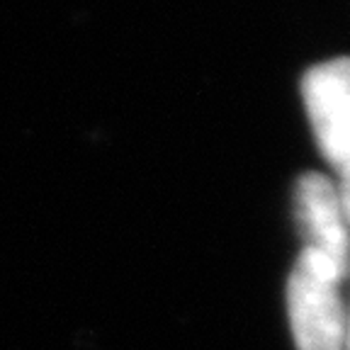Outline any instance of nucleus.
Listing matches in <instances>:
<instances>
[{"label":"nucleus","mask_w":350,"mask_h":350,"mask_svg":"<svg viewBox=\"0 0 350 350\" xmlns=\"http://www.w3.org/2000/svg\"><path fill=\"white\" fill-rule=\"evenodd\" d=\"M343 350H350V301L345 304V331H343Z\"/></svg>","instance_id":"nucleus-5"},{"label":"nucleus","mask_w":350,"mask_h":350,"mask_svg":"<svg viewBox=\"0 0 350 350\" xmlns=\"http://www.w3.org/2000/svg\"><path fill=\"white\" fill-rule=\"evenodd\" d=\"M295 212L304 248L350 275V224L340 204L336 180L321 173H304L297 180Z\"/></svg>","instance_id":"nucleus-3"},{"label":"nucleus","mask_w":350,"mask_h":350,"mask_svg":"<svg viewBox=\"0 0 350 350\" xmlns=\"http://www.w3.org/2000/svg\"><path fill=\"white\" fill-rule=\"evenodd\" d=\"M350 280L334 262L301 251L287 282V312L297 350H343L345 301L340 284Z\"/></svg>","instance_id":"nucleus-1"},{"label":"nucleus","mask_w":350,"mask_h":350,"mask_svg":"<svg viewBox=\"0 0 350 350\" xmlns=\"http://www.w3.org/2000/svg\"><path fill=\"white\" fill-rule=\"evenodd\" d=\"M336 185H338V195H340V204H343L345 219H348V224H350V170H345V173L338 175Z\"/></svg>","instance_id":"nucleus-4"},{"label":"nucleus","mask_w":350,"mask_h":350,"mask_svg":"<svg viewBox=\"0 0 350 350\" xmlns=\"http://www.w3.org/2000/svg\"><path fill=\"white\" fill-rule=\"evenodd\" d=\"M301 100L326 163L338 175L350 170V56L306 71Z\"/></svg>","instance_id":"nucleus-2"}]
</instances>
